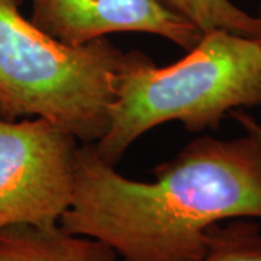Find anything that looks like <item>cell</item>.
<instances>
[{
	"label": "cell",
	"instance_id": "cell-6",
	"mask_svg": "<svg viewBox=\"0 0 261 261\" xmlns=\"http://www.w3.org/2000/svg\"><path fill=\"white\" fill-rule=\"evenodd\" d=\"M109 245L67 232L61 225L0 228V261H115Z\"/></svg>",
	"mask_w": 261,
	"mask_h": 261
},
{
	"label": "cell",
	"instance_id": "cell-3",
	"mask_svg": "<svg viewBox=\"0 0 261 261\" xmlns=\"http://www.w3.org/2000/svg\"><path fill=\"white\" fill-rule=\"evenodd\" d=\"M25 0H0V111L5 118H44L82 144L109 125L115 74L125 53L108 38L65 45L27 19Z\"/></svg>",
	"mask_w": 261,
	"mask_h": 261
},
{
	"label": "cell",
	"instance_id": "cell-10",
	"mask_svg": "<svg viewBox=\"0 0 261 261\" xmlns=\"http://www.w3.org/2000/svg\"><path fill=\"white\" fill-rule=\"evenodd\" d=\"M258 15H260V16H261V8H260V13H258Z\"/></svg>",
	"mask_w": 261,
	"mask_h": 261
},
{
	"label": "cell",
	"instance_id": "cell-7",
	"mask_svg": "<svg viewBox=\"0 0 261 261\" xmlns=\"http://www.w3.org/2000/svg\"><path fill=\"white\" fill-rule=\"evenodd\" d=\"M163 8L193 23L202 32L225 29L261 39V16L238 8L232 0H155Z\"/></svg>",
	"mask_w": 261,
	"mask_h": 261
},
{
	"label": "cell",
	"instance_id": "cell-9",
	"mask_svg": "<svg viewBox=\"0 0 261 261\" xmlns=\"http://www.w3.org/2000/svg\"><path fill=\"white\" fill-rule=\"evenodd\" d=\"M233 118L237 119V122L243 126L245 129V134L248 135H252L254 138L261 142V123L258 121H255L252 116H250L248 113L243 112L241 109H237V111H232L231 112Z\"/></svg>",
	"mask_w": 261,
	"mask_h": 261
},
{
	"label": "cell",
	"instance_id": "cell-11",
	"mask_svg": "<svg viewBox=\"0 0 261 261\" xmlns=\"http://www.w3.org/2000/svg\"><path fill=\"white\" fill-rule=\"evenodd\" d=\"M0 115H2V111H0Z\"/></svg>",
	"mask_w": 261,
	"mask_h": 261
},
{
	"label": "cell",
	"instance_id": "cell-1",
	"mask_svg": "<svg viewBox=\"0 0 261 261\" xmlns=\"http://www.w3.org/2000/svg\"><path fill=\"white\" fill-rule=\"evenodd\" d=\"M152 174L130 180L80 144L61 228L102 241L122 261H200L212 225L261 219V142L252 135L202 137Z\"/></svg>",
	"mask_w": 261,
	"mask_h": 261
},
{
	"label": "cell",
	"instance_id": "cell-4",
	"mask_svg": "<svg viewBox=\"0 0 261 261\" xmlns=\"http://www.w3.org/2000/svg\"><path fill=\"white\" fill-rule=\"evenodd\" d=\"M79 147L48 119L0 115V228L60 224L73 199Z\"/></svg>",
	"mask_w": 261,
	"mask_h": 261
},
{
	"label": "cell",
	"instance_id": "cell-5",
	"mask_svg": "<svg viewBox=\"0 0 261 261\" xmlns=\"http://www.w3.org/2000/svg\"><path fill=\"white\" fill-rule=\"evenodd\" d=\"M31 3L32 23L71 47L116 32H141L164 38L189 51L203 34L155 0H31Z\"/></svg>",
	"mask_w": 261,
	"mask_h": 261
},
{
	"label": "cell",
	"instance_id": "cell-8",
	"mask_svg": "<svg viewBox=\"0 0 261 261\" xmlns=\"http://www.w3.org/2000/svg\"><path fill=\"white\" fill-rule=\"evenodd\" d=\"M200 261H261V226L251 218H235L207 229Z\"/></svg>",
	"mask_w": 261,
	"mask_h": 261
},
{
	"label": "cell",
	"instance_id": "cell-2",
	"mask_svg": "<svg viewBox=\"0 0 261 261\" xmlns=\"http://www.w3.org/2000/svg\"><path fill=\"white\" fill-rule=\"evenodd\" d=\"M174 64L159 67L140 51L125 53L115 74L109 125L93 144L116 166L152 128L180 122L190 132L216 129L225 116L261 105V39L212 29Z\"/></svg>",
	"mask_w": 261,
	"mask_h": 261
}]
</instances>
